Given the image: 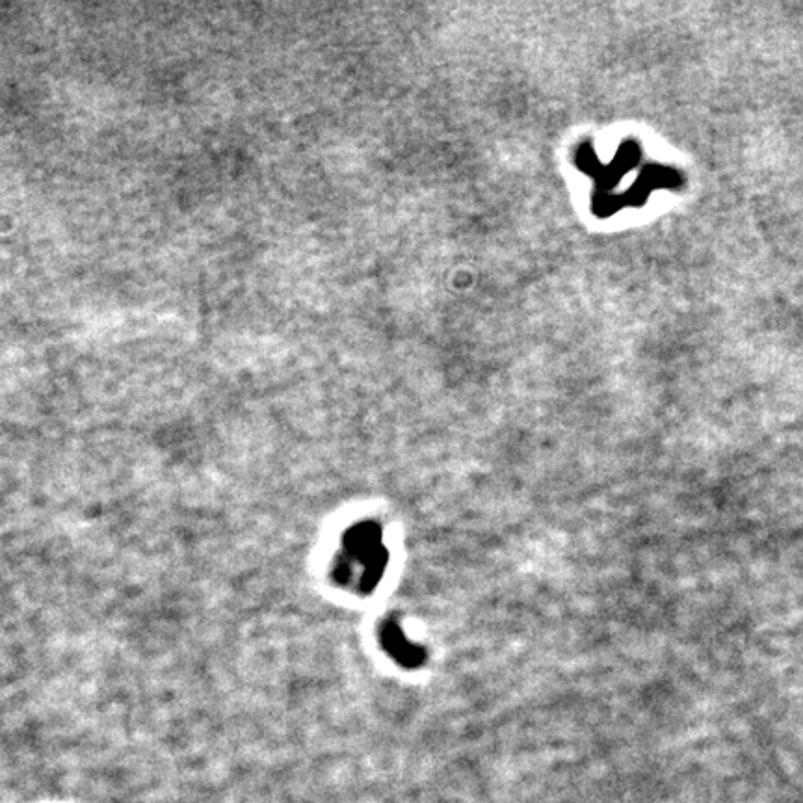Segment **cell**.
I'll list each match as a JSON object with an SVG mask.
<instances>
[{
  "instance_id": "obj_2",
  "label": "cell",
  "mask_w": 803,
  "mask_h": 803,
  "mask_svg": "<svg viewBox=\"0 0 803 803\" xmlns=\"http://www.w3.org/2000/svg\"><path fill=\"white\" fill-rule=\"evenodd\" d=\"M383 640H385V646L389 649V653L400 660L404 666H417L421 662V651L409 642L400 627H396L393 623L389 627H385Z\"/></svg>"
},
{
  "instance_id": "obj_1",
  "label": "cell",
  "mask_w": 803,
  "mask_h": 803,
  "mask_svg": "<svg viewBox=\"0 0 803 803\" xmlns=\"http://www.w3.org/2000/svg\"><path fill=\"white\" fill-rule=\"evenodd\" d=\"M385 564L387 551L383 547L380 528L365 523L346 534L339 562L341 580L356 582L357 588L370 590L382 577Z\"/></svg>"
}]
</instances>
